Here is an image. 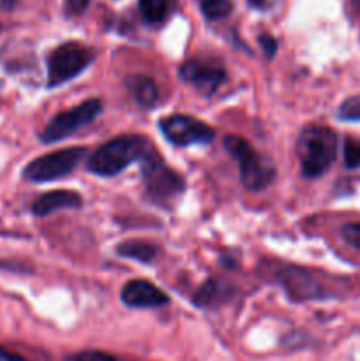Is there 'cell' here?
Instances as JSON below:
<instances>
[{
	"label": "cell",
	"mask_w": 360,
	"mask_h": 361,
	"mask_svg": "<svg viewBox=\"0 0 360 361\" xmlns=\"http://www.w3.org/2000/svg\"><path fill=\"white\" fill-rule=\"evenodd\" d=\"M335 152L337 136L328 127L307 126L296 141V155L304 176L307 178H318L323 175L335 161Z\"/></svg>",
	"instance_id": "cell-1"
},
{
	"label": "cell",
	"mask_w": 360,
	"mask_h": 361,
	"mask_svg": "<svg viewBox=\"0 0 360 361\" xmlns=\"http://www.w3.org/2000/svg\"><path fill=\"white\" fill-rule=\"evenodd\" d=\"M145 140L141 136H120L102 145L88 161V169L95 175L113 176L143 157Z\"/></svg>",
	"instance_id": "cell-2"
},
{
	"label": "cell",
	"mask_w": 360,
	"mask_h": 361,
	"mask_svg": "<svg viewBox=\"0 0 360 361\" xmlns=\"http://www.w3.org/2000/svg\"><path fill=\"white\" fill-rule=\"evenodd\" d=\"M226 150L239 162L240 180L249 190H261L270 185L275 176V168L268 159L261 157L244 137L226 136Z\"/></svg>",
	"instance_id": "cell-3"
},
{
	"label": "cell",
	"mask_w": 360,
	"mask_h": 361,
	"mask_svg": "<svg viewBox=\"0 0 360 361\" xmlns=\"http://www.w3.org/2000/svg\"><path fill=\"white\" fill-rule=\"evenodd\" d=\"M141 176L145 187L154 200L166 201L169 197L179 196L184 190V180L162 162L154 152L143 154L141 157Z\"/></svg>",
	"instance_id": "cell-4"
},
{
	"label": "cell",
	"mask_w": 360,
	"mask_h": 361,
	"mask_svg": "<svg viewBox=\"0 0 360 361\" xmlns=\"http://www.w3.org/2000/svg\"><path fill=\"white\" fill-rule=\"evenodd\" d=\"M94 55L90 49L83 48L76 42L59 46L48 59V85L56 87V85L73 80L87 69Z\"/></svg>",
	"instance_id": "cell-5"
},
{
	"label": "cell",
	"mask_w": 360,
	"mask_h": 361,
	"mask_svg": "<svg viewBox=\"0 0 360 361\" xmlns=\"http://www.w3.org/2000/svg\"><path fill=\"white\" fill-rule=\"evenodd\" d=\"M87 154V148L83 147H73L66 148V150L52 152L48 155L35 159L30 164L25 168V178L30 182H52V180H59L62 176L69 175L78 162L83 159Z\"/></svg>",
	"instance_id": "cell-6"
},
{
	"label": "cell",
	"mask_w": 360,
	"mask_h": 361,
	"mask_svg": "<svg viewBox=\"0 0 360 361\" xmlns=\"http://www.w3.org/2000/svg\"><path fill=\"white\" fill-rule=\"evenodd\" d=\"M102 109V102L99 99H88V101L81 102L76 108L69 109V111L59 113L48 126L44 127V130L41 133V140L44 143H55V141L64 140V137L71 136V134L76 133L78 129H81L83 126H87L88 122L99 116Z\"/></svg>",
	"instance_id": "cell-7"
},
{
	"label": "cell",
	"mask_w": 360,
	"mask_h": 361,
	"mask_svg": "<svg viewBox=\"0 0 360 361\" xmlns=\"http://www.w3.org/2000/svg\"><path fill=\"white\" fill-rule=\"evenodd\" d=\"M161 129L172 143L180 145V147L210 143L215 136L214 129L208 127L207 123L193 118V116L184 115H173L168 116V118H162Z\"/></svg>",
	"instance_id": "cell-8"
},
{
	"label": "cell",
	"mask_w": 360,
	"mask_h": 361,
	"mask_svg": "<svg viewBox=\"0 0 360 361\" xmlns=\"http://www.w3.org/2000/svg\"><path fill=\"white\" fill-rule=\"evenodd\" d=\"M182 80L189 81L194 87L200 88L205 94H212L215 88L224 81L226 73L222 67L210 62H200V60H189L180 67Z\"/></svg>",
	"instance_id": "cell-9"
},
{
	"label": "cell",
	"mask_w": 360,
	"mask_h": 361,
	"mask_svg": "<svg viewBox=\"0 0 360 361\" xmlns=\"http://www.w3.org/2000/svg\"><path fill=\"white\" fill-rule=\"evenodd\" d=\"M122 302L129 307H161L168 303V296L147 281H131L122 289Z\"/></svg>",
	"instance_id": "cell-10"
},
{
	"label": "cell",
	"mask_w": 360,
	"mask_h": 361,
	"mask_svg": "<svg viewBox=\"0 0 360 361\" xmlns=\"http://www.w3.org/2000/svg\"><path fill=\"white\" fill-rule=\"evenodd\" d=\"M80 194L73 192V190H53V192H46L35 200L34 210L35 215H49L53 212L60 210V208H78L81 207Z\"/></svg>",
	"instance_id": "cell-11"
},
{
	"label": "cell",
	"mask_w": 360,
	"mask_h": 361,
	"mask_svg": "<svg viewBox=\"0 0 360 361\" xmlns=\"http://www.w3.org/2000/svg\"><path fill=\"white\" fill-rule=\"evenodd\" d=\"M127 87H129V92L133 94V97L136 99L138 104H141L143 108H150L157 102L159 90L157 85L152 78L147 76H131L127 78Z\"/></svg>",
	"instance_id": "cell-12"
},
{
	"label": "cell",
	"mask_w": 360,
	"mask_h": 361,
	"mask_svg": "<svg viewBox=\"0 0 360 361\" xmlns=\"http://www.w3.org/2000/svg\"><path fill=\"white\" fill-rule=\"evenodd\" d=\"M282 282L286 284V288L289 289V293H292L293 296H296V298H311V296H314L318 293V288L314 282H311V279L307 277L304 271L300 270H288L286 271V275L282 277Z\"/></svg>",
	"instance_id": "cell-13"
},
{
	"label": "cell",
	"mask_w": 360,
	"mask_h": 361,
	"mask_svg": "<svg viewBox=\"0 0 360 361\" xmlns=\"http://www.w3.org/2000/svg\"><path fill=\"white\" fill-rule=\"evenodd\" d=\"M116 252L124 257L141 261V263H150L157 256V249L154 245H150V243L145 242H126L116 247Z\"/></svg>",
	"instance_id": "cell-14"
},
{
	"label": "cell",
	"mask_w": 360,
	"mask_h": 361,
	"mask_svg": "<svg viewBox=\"0 0 360 361\" xmlns=\"http://www.w3.org/2000/svg\"><path fill=\"white\" fill-rule=\"evenodd\" d=\"M140 11L148 23H159L168 14V0H140Z\"/></svg>",
	"instance_id": "cell-15"
},
{
	"label": "cell",
	"mask_w": 360,
	"mask_h": 361,
	"mask_svg": "<svg viewBox=\"0 0 360 361\" xmlns=\"http://www.w3.org/2000/svg\"><path fill=\"white\" fill-rule=\"evenodd\" d=\"M201 11L208 20H221L226 18L233 9L232 0H200Z\"/></svg>",
	"instance_id": "cell-16"
},
{
	"label": "cell",
	"mask_w": 360,
	"mask_h": 361,
	"mask_svg": "<svg viewBox=\"0 0 360 361\" xmlns=\"http://www.w3.org/2000/svg\"><path fill=\"white\" fill-rule=\"evenodd\" d=\"M344 164L346 168H360V141L348 137L344 141Z\"/></svg>",
	"instance_id": "cell-17"
},
{
	"label": "cell",
	"mask_w": 360,
	"mask_h": 361,
	"mask_svg": "<svg viewBox=\"0 0 360 361\" xmlns=\"http://www.w3.org/2000/svg\"><path fill=\"white\" fill-rule=\"evenodd\" d=\"M342 238L346 240V243L356 249L360 252V222H352V224H346L342 228Z\"/></svg>",
	"instance_id": "cell-18"
},
{
	"label": "cell",
	"mask_w": 360,
	"mask_h": 361,
	"mask_svg": "<svg viewBox=\"0 0 360 361\" xmlns=\"http://www.w3.org/2000/svg\"><path fill=\"white\" fill-rule=\"evenodd\" d=\"M341 118L346 120H360V97H352L341 106L339 111Z\"/></svg>",
	"instance_id": "cell-19"
},
{
	"label": "cell",
	"mask_w": 360,
	"mask_h": 361,
	"mask_svg": "<svg viewBox=\"0 0 360 361\" xmlns=\"http://www.w3.org/2000/svg\"><path fill=\"white\" fill-rule=\"evenodd\" d=\"M215 295V282L214 281H208L205 282L203 288L198 291L196 298H194V302L198 303V305H207L208 302H212V298H214Z\"/></svg>",
	"instance_id": "cell-20"
},
{
	"label": "cell",
	"mask_w": 360,
	"mask_h": 361,
	"mask_svg": "<svg viewBox=\"0 0 360 361\" xmlns=\"http://www.w3.org/2000/svg\"><path fill=\"white\" fill-rule=\"evenodd\" d=\"M73 361H115L109 355H104V353L99 351H87L81 353V355L74 356Z\"/></svg>",
	"instance_id": "cell-21"
},
{
	"label": "cell",
	"mask_w": 360,
	"mask_h": 361,
	"mask_svg": "<svg viewBox=\"0 0 360 361\" xmlns=\"http://www.w3.org/2000/svg\"><path fill=\"white\" fill-rule=\"evenodd\" d=\"M90 0H66V11L69 14H81L88 7Z\"/></svg>",
	"instance_id": "cell-22"
},
{
	"label": "cell",
	"mask_w": 360,
	"mask_h": 361,
	"mask_svg": "<svg viewBox=\"0 0 360 361\" xmlns=\"http://www.w3.org/2000/svg\"><path fill=\"white\" fill-rule=\"evenodd\" d=\"M260 42H261V46H263L265 53H267L268 56H274L275 49H277V42H275L270 35H261Z\"/></svg>",
	"instance_id": "cell-23"
},
{
	"label": "cell",
	"mask_w": 360,
	"mask_h": 361,
	"mask_svg": "<svg viewBox=\"0 0 360 361\" xmlns=\"http://www.w3.org/2000/svg\"><path fill=\"white\" fill-rule=\"evenodd\" d=\"M0 361H27L23 356L20 355H14V353L6 351V349L0 348Z\"/></svg>",
	"instance_id": "cell-24"
},
{
	"label": "cell",
	"mask_w": 360,
	"mask_h": 361,
	"mask_svg": "<svg viewBox=\"0 0 360 361\" xmlns=\"http://www.w3.org/2000/svg\"><path fill=\"white\" fill-rule=\"evenodd\" d=\"M18 2H20V0H0V4H2L4 9H13Z\"/></svg>",
	"instance_id": "cell-25"
},
{
	"label": "cell",
	"mask_w": 360,
	"mask_h": 361,
	"mask_svg": "<svg viewBox=\"0 0 360 361\" xmlns=\"http://www.w3.org/2000/svg\"><path fill=\"white\" fill-rule=\"evenodd\" d=\"M249 2L253 4L254 7H260V9H261V7H265V4H267V0H249Z\"/></svg>",
	"instance_id": "cell-26"
},
{
	"label": "cell",
	"mask_w": 360,
	"mask_h": 361,
	"mask_svg": "<svg viewBox=\"0 0 360 361\" xmlns=\"http://www.w3.org/2000/svg\"><path fill=\"white\" fill-rule=\"evenodd\" d=\"M0 28H2V27H0Z\"/></svg>",
	"instance_id": "cell-27"
}]
</instances>
